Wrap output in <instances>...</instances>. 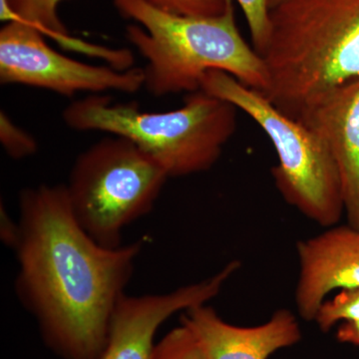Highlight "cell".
I'll list each match as a JSON object with an SVG mask.
<instances>
[{"mask_svg": "<svg viewBox=\"0 0 359 359\" xmlns=\"http://www.w3.org/2000/svg\"><path fill=\"white\" fill-rule=\"evenodd\" d=\"M201 90L231 103L263 129L278 155L271 169L273 182L287 204L323 228L339 224L344 215L341 180L320 135L223 71H209Z\"/></svg>", "mask_w": 359, "mask_h": 359, "instance_id": "cell-5", "label": "cell"}, {"mask_svg": "<svg viewBox=\"0 0 359 359\" xmlns=\"http://www.w3.org/2000/svg\"><path fill=\"white\" fill-rule=\"evenodd\" d=\"M249 25L252 47L261 55L269 33V0H237Z\"/></svg>", "mask_w": 359, "mask_h": 359, "instance_id": "cell-17", "label": "cell"}, {"mask_svg": "<svg viewBox=\"0 0 359 359\" xmlns=\"http://www.w3.org/2000/svg\"><path fill=\"white\" fill-rule=\"evenodd\" d=\"M240 266V262H230L211 278L167 294H123L113 311L100 359H151L158 328L175 313L218 297Z\"/></svg>", "mask_w": 359, "mask_h": 359, "instance_id": "cell-8", "label": "cell"}, {"mask_svg": "<svg viewBox=\"0 0 359 359\" xmlns=\"http://www.w3.org/2000/svg\"><path fill=\"white\" fill-rule=\"evenodd\" d=\"M0 82L66 97L80 92L136 93L144 87V72L143 68L121 70L68 57L51 48L39 28L13 20L0 30Z\"/></svg>", "mask_w": 359, "mask_h": 359, "instance_id": "cell-7", "label": "cell"}, {"mask_svg": "<svg viewBox=\"0 0 359 359\" xmlns=\"http://www.w3.org/2000/svg\"><path fill=\"white\" fill-rule=\"evenodd\" d=\"M297 120L320 135L332 150L347 224L359 230V79L330 92Z\"/></svg>", "mask_w": 359, "mask_h": 359, "instance_id": "cell-10", "label": "cell"}, {"mask_svg": "<svg viewBox=\"0 0 359 359\" xmlns=\"http://www.w3.org/2000/svg\"><path fill=\"white\" fill-rule=\"evenodd\" d=\"M65 0H1L2 20H18L39 28L61 44L88 51L89 45L77 41L58 15V6Z\"/></svg>", "mask_w": 359, "mask_h": 359, "instance_id": "cell-12", "label": "cell"}, {"mask_svg": "<svg viewBox=\"0 0 359 359\" xmlns=\"http://www.w3.org/2000/svg\"><path fill=\"white\" fill-rule=\"evenodd\" d=\"M18 210L14 290L21 306L59 355L100 359L143 245L97 244L75 219L65 184L25 189Z\"/></svg>", "mask_w": 359, "mask_h": 359, "instance_id": "cell-1", "label": "cell"}, {"mask_svg": "<svg viewBox=\"0 0 359 359\" xmlns=\"http://www.w3.org/2000/svg\"><path fill=\"white\" fill-rule=\"evenodd\" d=\"M264 95L297 119L359 79V0H285L269 9Z\"/></svg>", "mask_w": 359, "mask_h": 359, "instance_id": "cell-2", "label": "cell"}, {"mask_svg": "<svg viewBox=\"0 0 359 359\" xmlns=\"http://www.w3.org/2000/svg\"><path fill=\"white\" fill-rule=\"evenodd\" d=\"M299 278L295 306L299 316L313 321L323 302L337 290L359 287V230L330 226L297 244Z\"/></svg>", "mask_w": 359, "mask_h": 359, "instance_id": "cell-9", "label": "cell"}, {"mask_svg": "<svg viewBox=\"0 0 359 359\" xmlns=\"http://www.w3.org/2000/svg\"><path fill=\"white\" fill-rule=\"evenodd\" d=\"M237 108L199 90L183 106L167 112H144L133 103L113 104L99 94L74 101L62 113L76 131L124 137L157 161L169 178L211 169L237 129Z\"/></svg>", "mask_w": 359, "mask_h": 359, "instance_id": "cell-4", "label": "cell"}, {"mask_svg": "<svg viewBox=\"0 0 359 359\" xmlns=\"http://www.w3.org/2000/svg\"><path fill=\"white\" fill-rule=\"evenodd\" d=\"M0 236L1 241L6 247L14 250L18 244V237H20V224L18 222H13L9 217L6 207L1 205L0 209Z\"/></svg>", "mask_w": 359, "mask_h": 359, "instance_id": "cell-18", "label": "cell"}, {"mask_svg": "<svg viewBox=\"0 0 359 359\" xmlns=\"http://www.w3.org/2000/svg\"><path fill=\"white\" fill-rule=\"evenodd\" d=\"M314 321L327 332L339 321H359V287L340 290L321 304Z\"/></svg>", "mask_w": 359, "mask_h": 359, "instance_id": "cell-14", "label": "cell"}, {"mask_svg": "<svg viewBox=\"0 0 359 359\" xmlns=\"http://www.w3.org/2000/svg\"><path fill=\"white\" fill-rule=\"evenodd\" d=\"M285 1V0H269V9L273 8L278 4H282V2Z\"/></svg>", "mask_w": 359, "mask_h": 359, "instance_id": "cell-20", "label": "cell"}, {"mask_svg": "<svg viewBox=\"0 0 359 359\" xmlns=\"http://www.w3.org/2000/svg\"><path fill=\"white\" fill-rule=\"evenodd\" d=\"M168 179L136 144L111 135L78 155L65 188L82 229L97 244L117 249L124 229L152 211Z\"/></svg>", "mask_w": 359, "mask_h": 359, "instance_id": "cell-6", "label": "cell"}, {"mask_svg": "<svg viewBox=\"0 0 359 359\" xmlns=\"http://www.w3.org/2000/svg\"><path fill=\"white\" fill-rule=\"evenodd\" d=\"M181 323L193 330L208 359H268L302 339L299 323L289 309L276 311L264 325L241 327L202 304L184 311Z\"/></svg>", "mask_w": 359, "mask_h": 359, "instance_id": "cell-11", "label": "cell"}, {"mask_svg": "<svg viewBox=\"0 0 359 359\" xmlns=\"http://www.w3.org/2000/svg\"><path fill=\"white\" fill-rule=\"evenodd\" d=\"M151 359H208L193 330L181 323L155 344Z\"/></svg>", "mask_w": 359, "mask_h": 359, "instance_id": "cell-13", "label": "cell"}, {"mask_svg": "<svg viewBox=\"0 0 359 359\" xmlns=\"http://www.w3.org/2000/svg\"><path fill=\"white\" fill-rule=\"evenodd\" d=\"M165 13L183 16L221 15L233 0H144Z\"/></svg>", "mask_w": 359, "mask_h": 359, "instance_id": "cell-16", "label": "cell"}, {"mask_svg": "<svg viewBox=\"0 0 359 359\" xmlns=\"http://www.w3.org/2000/svg\"><path fill=\"white\" fill-rule=\"evenodd\" d=\"M0 142L9 157L22 160L39 151V144L32 135L18 126L6 112H0Z\"/></svg>", "mask_w": 359, "mask_h": 359, "instance_id": "cell-15", "label": "cell"}, {"mask_svg": "<svg viewBox=\"0 0 359 359\" xmlns=\"http://www.w3.org/2000/svg\"><path fill=\"white\" fill-rule=\"evenodd\" d=\"M135 25L130 43L146 60L144 87L156 97L201 90L209 71L229 73L264 93L269 73L263 57L241 34L233 2L221 15L183 16L165 13L144 0H113Z\"/></svg>", "mask_w": 359, "mask_h": 359, "instance_id": "cell-3", "label": "cell"}, {"mask_svg": "<svg viewBox=\"0 0 359 359\" xmlns=\"http://www.w3.org/2000/svg\"><path fill=\"white\" fill-rule=\"evenodd\" d=\"M337 339L344 344L359 346V321H344L337 332Z\"/></svg>", "mask_w": 359, "mask_h": 359, "instance_id": "cell-19", "label": "cell"}]
</instances>
